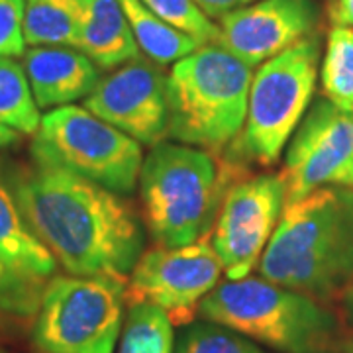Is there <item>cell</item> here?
<instances>
[{"label":"cell","mask_w":353,"mask_h":353,"mask_svg":"<svg viewBox=\"0 0 353 353\" xmlns=\"http://www.w3.org/2000/svg\"><path fill=\"white\" fill-rule=\"evenodd\" d=\"M26 226L69 275L126 283L143 253V224L122 194L53 165L12 179Z\"/></svg>","instance_id":"1"},{"label":"cell","mask_w":353,"mask_h":353,"mask_svg":"<svg viewBox=\"0 0 353 353\" xmlns=\"http://www.w3.org/2000/svg\"><path fill=\"white\" fill-rule=\"evenodd\" d=\"M257 271L324 304L343 296L353 285V189L324 187L289 202Z\"/></svg>","instance_id":"2"},{"label":"cell","mask_w":353,"mask_h":353,"mask_svg":"<svg viewBox=\"0 0 353 353\" xmlns=\"http://www.w3.org/2000/svg\"><path fill=\"white\" fill-rule=\"evenodd\" d=\"M236 165L218 155L165 139L143 157L139 171L141 220L163 248L187 245L214 228Z\"/></svg>","instance_id":"3"},{"label":"cell","mask_w":353,"mask_h":353,"mask_svg":"<svg viewBox=\"0 0 353 353\" xmlns=\"http://www.w3.org/2000/svg\"><path fill=\"white\" fill-rule=\"evenodd\" d=\"M199 316L277 353H347L341 320L328 304L263 277L220 283Z\"/></svg>","instance_id":"4"},{"label":"cell","mask_w":353,"mask_h":353,"mask_svg":"<svg viewBox=\"0 0 353 353\" xmlns=\"http://www.w3.org/2000/svg\"><path fill=\"white\" fill-rule=\"evenodd\" d=\"M253 67L204 43L167 73L169 139L220 155L245 124Z\"/></svg>","instance_id":"5"},{"label":"cell","mask_w":353,"mask_h":353,"mask_svg":"<svg viewBox=\"0 0 353 353\" xmlns=\"http://www.w3.org/2000/svg\"><path fill=\"white\" fill-rule=\"evenodd\" d=\"M320 73V39L312 36L253 71L245 124L230 145V163L271 167L312 104Z\"/></svg>","instance_id":"6"},{"label":"cell","mask_w":353,"mask_h":353,"mask_svg":"<svg viewBox=\"0 0 353 353\" xmlns=\"http://www.w3.org/2000/svg\"><path fill=\"white\" fill-rule=\"evenodd\" d=\"M143 145L85 106L67 104L41 116L32 141L36 163L53 165L118 194L138 187Z\"/></svg>","instance_id":"7"},{"label":"cell","mask_w":353,"mask_h":353,"mask_svg":"<svg viewBox=\"0 0 353 353\" xmlns=\"http://www.w3.org/2000/svg\"><path fill=\"white\" fill-rule=\"evenodd\" d=\"M126 283L110 277H51L41 292L34 343L43 353H116Z\"/></svg>","instance_id":"8"},{"label":"cell","mask_w":353,"mask_h":353,"mask_svg":"<svg viewBox=\"0 0 353 353\" xmlns=\"http://www.w3.org/2000/svg\"><path fill=\"white\" fill-rule=\"evenodd\" d=\"M224 267L212 248L210 234L201 240L141 253L126 279V303L161 308L173 326H187L201 303L220 285Z\"/></svg>","instance_id":"9"},{"label":"cell","mask_w":353,"mask_h":353,"mask_svg":"<svg viewBox=\"0 0 353 353\" xmlns=\"http://www.w3.org/2000/svg\"><path fill=\"white\" fill-rule=\"evenodd\" d=\"M287 206V187L281 173L238 176L222 199L210 232L228 281L252 275L275 234Z\"/></svg>","instance_id":"10"},{"label":"cell","mask_w":353,"mask_h":353,"mask_svg":"<svg viewBox=\"0 0 353 353\" xmlns=\"http://www.w3.org/2000/svg\"><path fill=\"white\" fill-rule=\"evenodd\" d=\"M287 204L324 187L353 189V114L326 97L310 104L285 148Z\"/></svg>","instance_id":"11"},{"label":"cell","mask_w":353,"mask_h":353,"mask_svg":"<svg viewBox=\"0 0 353 353\" xmlns=\"http://www.w3.org/2000/svg\"><path fill=\"white\" fill-rule=\"evenodd\" d=\"M83 106L141 145L153 148L169 139L167 73L148 57L110 69Z\"/></svg>","instance_id":"12"},{"label":"cell","mask_w":353,"mask_h":353,"mask_svg":"<svg viewBox=\"0 0 353 353\" xmlns=\"http://www.w3.org/2000/svg\"><path fill=\"white\" fill-rule=\"evenodd\" d=\"M320 12L314 0H253L218 20V43L250 67L314 36Z\"/></svg>","instance_id":"13"},{"label":"cell","mask_w":353,"mask_h":353,"mask_svg":"<svg viewBox=\"0 0 353 353\" xmlns=\"http://www.w3.org/2000/svg\"><path fill=\"white\" fill-rule=\"evenodd\" d=\"M55 265L50 250L26 226L10 190L0 183V308L32 312Z\"/></svg>","instance_id":"14"},{"label":"cell","mask_w":353,"mask_h":353,"mask_svg":"<svg viewBox=\"0 0 353 353\" xmlns=\"http://www.w3.org/2000/svg\"><path fill=\"white\" fill-rule=\"evenodd\" d=\"M24 71L39 108L53 110L85 101L101 81V67L77 48H30Z\"/></svg>","instance_id":"15"},{"label":"cell","mask_w":353,"mask_h":353,"mask_svg":"<svg viewBox=\"0 0 353 353\" xmlns=\"http://www.w3.org/2000/svg\"><path fill=\"white\" fill-rule=\"evenodd\" d=\"M77 50L101 69H116L139 57V48L130 30L120 0H79Z\"/></svg>","instance_id":"16"},{"label":"cell","mask_w":353,"mask_h":353,"mask_svg":"<svg viewBox=\"0 0 353 353\" xmlns=\"http://www.w3.org/2000/svg\"><path fill=\"white\" fill-rule=\"evenodd\" d=\"M139 51L157 65H173L201 48L199 41L163 22L141 2L120 0Z\"/></svg>","instance_id":"17"},{"label":"cell","mask_w":353,"mask_h":353,"mask_svg":"<svg viewBox=\"0 0 353 353\" xmlns=\"http://www.w3.org/2000/svg\"><path fill=\"white\" fill-rule=\"evenodd\" d=\"M79 0H26L24 38L30 48H75Z\"/></svg>","instance_id":"18"},{"label":"cell","mask_w":353,"mask_h":353,"mask_svg":"<svg viewBox=\"0 0 353 353\" xmlns=\"http://www.w3.org/2000/svg\"><path fill=\"white\" fill-rule=\"evenodd\" d=\"M318 79L324 97L343 112L353 114V28L334 26L330 30Z\"/></svg>","instance_id":"19"},{"label":"cell","mask_w":353,"mask_h":353,"mask_svg":"<svg viewBox=\"0 0 353 353\" xmlns=\"http://www.w3.org/2000/svg\"><path fill=\"white\" fill-rule=\"evenodd\" d=\"M41 114L30 81L14 57H0V124L20 134H36Z\"/></svg>","instance_id":"20"},{"label":"cell","mask_w":353,"mask_h":353,"mask_svg":"<svg viewBox=\"0 0 353 353\" xmlns=\"http://www.w3.org/2000/svg\"><path fill=\"white\" fill-rule=\"evenodd\" d=\"M116 353H175L173 322L153 304H130Z\"/></svg>","instance_id":"21"},{"label":"cell","mask_w":353,"mask_h":353,"mask_svg":"<svg viewBox=\"0 0 353 353\" xmlns=\"http://www.w3.org/2000/svg\"><path fill=\"white\" fill-rule=\"evenodd\" d=\"M175 353H267L250 338L210 320L190 322L175 341Z\"/></svg>","instance_id":"22"},{"label":"cell","mask_w":353,"mask_h":353,"mask_svg":"<svg viewBox=\"0 0 353 353\" xmlns=\"http://www.w3.org/2000/svg\"><path fill=\"white\" fill-rule=\"evenodd\" d=\"M163 22L187 34L201 46L218 43L220 30L212 18L202 12L194 0H141Z\"/></svg>","instance_id":"23"},{"label":"cell","mask_w":353,"mask_h":353,"mask_svg":"<svg viewBox=\"0 0 353 353\" xmlns=\"http://www.w3.org/2000/svg\"><path fill=\"white\" fill-rule=\"evenodd\" d=\"M26 0H0V57H20L26 53Z\"/></svg>","instance_id":"24"},{"label":"cell","mask_w":353,"mask_h":353,"mask_svg":"<svg viewBox=\"0 0 353 353\" xmlns=\"http://www.w3.org/2000/svg\"><path fill=\"white\" fill-rule=\"evenodd\" d=\"M194 2L201 6L202 12L216 22L222 16H226L228 12H232V10H236L240 6H245V4H250L253 0H194Z\"/></svg>","instance_id":"25"},{"label":"cell","mask_w":353,"mask_h":353,"mask_svg":"<svg viewBox=\"0 0 353 353\" xmlns=\"http://www.w3.org/2000/svg\"><path fill=\"white\" fill-rule=\"evenodd\" d=\"M328 16L334 26L353 28V0H330Z\"/></svg>","instance_id":"26"},{"label":"cell","mask_w":353,"mask_h":353,"mask_svg":"<svg viewBox=\"0 0 353 353\" xmlns=\"http://www.w3.org/2000/svg\"><path fill=\"white\" fill-rule=\"evenodd\" d=\"M341 306H343V314H345L347 324L353 328V285L343 292V296H341Z\"/></svg>","instance_id":"27"},{"label":"cell","mask_w":353,"mask_h":353,"mask_svg":"<svg viewBox=\"0 0 353 353\" xmlns=\"http://www.w3.org/2000/svg\"><path fill=\"white\" fill-rule=\"evenodd\" d=\"M18 141V134L14 132L12 128H6L0 124V150H4V148H8V145H12Z\"/></svg>","instance_id":"28"},{"label":"cell","mask_w":353,"mask_h":353,"mask_svg":"<svg viewBox=\"0 0 353 353\" xmlns=\"http://www.w3.org/2000/svg\"><path fill=\"white\" fill-rule=\"evenodd\" d=\"M347 353H353V338L347 341Z\"/></svg>","instance_id":"29"},{"label":"cell","mask_w":353,"mask_h":353,"mask_svg":"<svg viewBox=\"0 0 353 353\" xmlns=\"http://www.w3.org/2000/svg\"><path fill=\"white\" fill-rule=\"evenodd\" d=\"M0 353H2V352H0Z\"/></svg>","instance_id":"30"}]
</instances>
